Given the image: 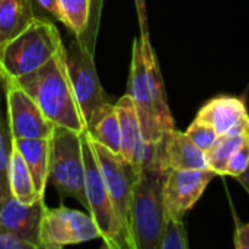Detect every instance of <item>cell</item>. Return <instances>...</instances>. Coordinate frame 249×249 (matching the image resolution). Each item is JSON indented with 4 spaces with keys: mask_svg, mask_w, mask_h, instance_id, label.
I'll use <instances>...</instances> for the list:
<instances>
[{
    "mask_svg": "<svg viewBox=\"0 0 249 249\" xmlns=\"http://www.w3.org/2000/svg\"><path fill=\"white\" fill-rule=\"evenodd\" d=\"M48 182L61 198L71 197L88 207L82 133L55 125L50 137Z\"/></svg>",
    "mask_w": 249,
    "mask_h": 249,
    "instance_id": "5",
    "label": "cell"
},
{
    "mask_svg": "<svg viewBox=\"0 0 249 249\" xmlns=\"http://www.w3.org/2000/svg\"><path fill=\"white\" fill-rule=\"evenodd\" d=\"M12 146L22 155L38 194L44 197L48 182L50 139H12Z\"/></svg>",
    "mask_w": 249,
    "mask_h": 249,
    "instance_id": "16",
    "label": "cell"
},
{
    "mask_svg": "<svg viewBox=\"0 0 249 249\" xmlns=\"http://www.w3.org/2000/svg\"><path fill=\"white\" fill-rule=\"evenodd\" d=\"M166 172L142 169L134 184L130 206V233L134 249H159L166 219L162 197Z\"/></svg>",
    "mask_w": 249,
    "mask_h": 249,
    "instance_id": "4",
    "label": "cell"
},
{
    "mask_svg": "<svg viewBox=\"0 0 249 249\" xmlns=\"http://www.w3.org/2000/svg\"><path fill=\"white\" fill-rule=\"evenodd\" d=\"M66 67L76 102L88 127V123L108 99L96 73L95 54L76 36L66 50Z\"/></svg>",
    "mask_w": 249,
    "mask_h": 249,
    "instance_id": "8",
    "label": "cell"
},
{
    "mask_svg": "<svg viewBox=\"0 0 249 249\" xmlns=\"http://www.w3.org/2000/svg\"><path fill=\"white\" fill-rule=\"evenodd\" d=\"M249 131V124L232 130L229 133L220 134L214 144L210 147V150L206 152L207 155V162H209V169H212L216 175H225L226 174V165L231 159V156L235 153V150L241 146L244 137Z\"/></svg>",
    "mask_w": 249,
    "mask_h": 249,
    "instance_id": "20",
    "label": "cell"
},
{
    "mask_svg": "<svg viewBox=\"0 0 249 249\" xmlns=\"http://www.w3.org/2000/svg\"><path fill=\"white\" fill-rule=\"evenodd\" d=\"M236 181L245 188V191L249 194V163L248 166H247V169L239 177H236Z\"/></svg>",
    "mask_w": 249,
    "mask_h": 249,
    "instance_id": "31",
    "label": "cell"
},
{
    "mask_svg": "<svg viewBox=\"0 0 249 249\" xmlns=\"http://www.w3.org/2000/svg\"><path fill=\"white\" fill-rule=\"evenodd\" d=\"M185 134H187V136H188V137H190L201 150H204V152L210 150V147L214 144L216 139L219 137V134L216 133V130H214L210 124L201 121V120L197 118V117H196V120L190 124V127L187 128Z\"/></svg>",
    "mask_w": 249,
    "mask_h": 249,
    "instance_id": "25",
    "label": "cell"
},
{
    "mask_svg": "<svg viewBox=\"0 0 249 249\" xmlns=\"http://www.w3.org/2000/svg\"><path fill=\"white\" fill-rule=\"evenodd\" d=\"M235 248L249 249V223L238 225L235 232Z\"/></svg>",
    "mask_w": 249,
    "mask_h": 249,
    "instance_id": "30",
    "label": "cell"
},
{
    "mask_svg": "<svg viewBox=\"0 0 249 249\" xmlns=\"http://www.w3.org/2000/svg\"><path fill=\"white\" fill-rule=\"evenodd\" d=\"M165 160L169 169H209L207 155L187 134L171 130L163 137Z\"/></svg>",
    "mask_w": 249,
    "mask_h": 249,
    "instance_id": "15",
    "label": "cell"
},
{
    "mask_svg": "<svg viewBox=\"0 0 249 249\" xmlns=\"http://www.w3.org/2000/svg\"><path fill=\"white\" fill-rule=\"evenodd\" d=\"M89 143L96 158V162L99 165V169L105 181L107 190L109 193V197L112 200L115 213L128 239L130 249H134L133 241H131V233H130V206H131L133 188L139 178L140 171L134 165H131L128 160H125L121 155H115L109 152L108 149L92 142L90 139H89Z\"/></svg>",
    "mask_w": 249,
    "mask_h": 249,
    "instance_id": "7",
    "label": "cell"
},
{
    "mask_svg": "<svg viewBox=\"0 0 249 249\" xmlns=\"http://www.w3.org/2000/svg\"><path fill=\"white\" fill-rule=\"evenodd\" d=\"M102 4L104 0H89V19L85 31L82 32L79 38L85 47L95 54L96 48V38H98V31H99V23H101V13H102Z\"/></svg>",
    "mask_w": 249,
    "mask_h": 249,
    "instance_id": "24",
    "label": "cell"
},
{
    "mask_svg": "<svg viewBox=\"0 0 249 249\" xmlns=\"http://www.w3.org/2000/svg\"><path fill=\"white\" fill-rule=\"evenodd\" d=\"M13 82L34 98L44 115L54 125L86 133V124L67 74L64 47L44 66Z\"/></svg>",
    "mask_w": 249,
    "mask_h": 249,
    "instance_id": "2",
    "label": "cell"
},
{
    "mask_svg": "<svg viewBox=\"0 0 249 249\" xmlns=\"http://www.w3.org/2000/svg\"><path fill=\"white\" fill-rule=\"evenodd\" d=\"M249 163V131L244 137L241 146L235 150V153L231 156L228 165H226V174L229 177H239L248 166Z\"/></svg>",
    "mask_w": 249,
    "mask_h": 249,
    "instance_id": "26",
    "label": "cell"
},
{
    "mask_svg": "<svg viewBox=\"0 0 249 249\" xmlns=\"http://www.w3.org/2000/svg\"><path fill=\"white\" fill-rule=\"evenodd\" d=\"M187 231L182 220L166 217L160 235L159 249H187Z\"/></svg>",
    "mask_w": 249,
    "mask_h": 249,
    "instance_id": "23",
    "label": "cell"
},
{
    "mask_svg": "<svg viewBox=\"0 0 249 249\" xmlns=\"http://www.w3.org/2000/svg\"><path fill=\"white\" fill-rule=\"evenodd\" d=\"M63 47L54 22L47 16H38L26 29L1 48L0 76L3 85L39 69Z\"/></svg>",
    "mask_w": 249,
    "mask_h": 249,
    "instance_id": "3",
    "label": "cell"
},
{
    "mask_svg": "<svg viewBox=\"0 0 249 249\" xmlns=\"http://www.w3.org/2000/svg\"><path fill=\"white\" fill-rule=\"evenodd\" d=\"M10 150H12V139L9 134L7 121L1 112V105H0V204L12 196L9 188Z\"/></svg>",
    "mask_w": 249,
    "mask_h": 249,
    "instance_id": "22",
    "label": "cell"
},
{
    "mask_svg": "<svg viewBox=\"0 0 249 249\" xmlns=\"http://www.w3.org/2000/svg\"><path fill=\"white\" fill-rule=\"evenodd\" d=\"M82 149L85 159V187L88 212L99 229L101 239L107 248L130 249L121 222L115 213L112 200L102 178L99 165L92 152L86 133H82Z\"/></svg>",
    "mask_w": 249,
    "mask_h": 249,
    "instance_id": "6",
    "label": "cell"
},
{
    "mask_svg": "<svg viewBox=\"0 0 249 249\" xmlns=\"http://www.w3.org/2000/svg\"><path fill=\"white\" fill-rule=\"evenodd\" d=\"M88 137L115 155H121V131L115 104H104L86 127Z\"/></svg>",
    "mask_w": 249,
    "mask_h": 249,
    "instance_id": "17",
    "label": "cell"
},
{
    "mask_svg": "<svg viewBox=\"0 0 249 249\" xmlns=\"http://www.w3.org/2000/svg\"><path fill=\"white\" fill-rule=\"evenodd\" d=\"M9 188H10V194L18 201L25 204H31L44 198L38 194L29 168L25 163L22 155L13 146L10 150V160H9Z\"/></svg>",
    "mask_w": 249,
    "mask_h": 249,
    "instance_id": "19",
    "label": "cell"
},
{
    "mask_svg": "<svg viewBox=\"0 0 249 249\" xmlns=\"http://www.w3.org/2000/svg\"><path fill=\"white\" fill-rule=\"evenodd\" d=\"M3 89V80H1V76H0V90Z\"/></svg>",
    "mask_w": 249,
    "mask_h": 249,
    "instance_id": "32",
    "label": "cell"
},
{
    "mask_svg": "<svg viewBox=\"0 0 249 249\" xmlns=\"http://www.w3.org/2000/svg\"><path fill=\"white\" fill-rule=\"evenodd\" d=\"M95 239H101V233L90 214L64 206L57 209L45 206L38 232L39 249H60Z\"/></svg>",
    "mask_w": 249,
    "mask_h": 249,
    "instance_id": "9",
    "label": "cell"
},
{
    "mask_svg": "<svg viewBox=\"0 0 249 249\" xmlns=\"http://www.w3.org/2000/svg\"><path fill=\"white\" fill-rule=\"evenodd\" d=\"M214 177L212 169H168L162 190L166 217L182 220Z\"/></svg>",
    "mask_w": 249,
    "mask_h": 249,
    "instance_id": "11",
    "label": "cell"
},
{
    "mask_svg": "<svg viewBox=\"0 0 249 249\" xmlns=\"http://www.w3.org/2000/svg\"><path fill=\"white\" fill-rule=\"evenodd\" d=\"M3 90L10 139H50L55 125L44 115L34 98L13 80L6 82Z\"/></svg>",
    "mask_w": 249,
    "mask_h": 249,
    "instance_id": "10",
    "label": "cell"
},
{
    "mask_svg": "<svg viewBox=\"0 0 249 249\" xmlns=\"http://www.w3.org/2000/svg\"><path fill=\"white\" fill-rule=\"evenodd\" d=\"M127 95L134 104L146 143H158L175 128L150 38L139 36L133 41Z\"/></svg>",
    "mask_w": 249,
    "mask_h": 249,
    "instance_id": "1",
    "label": "cell"
},
{
    "mask_svg": "<svg viewBox=\"0 0 249 249\" xmlns=\"http://www.w3.org/2000/svg\"><path fill=\"white\" fill-rule=\"evenodd\" d=\"M44 209V198L25 204L10 196L0 204V228H4L6 231L29 242L35 249H39L38 232Z\"/></svg>",
    "mask_w": 249,
    "mask_h": 249,
    "instance_id": "12",
    "label": "cell"
},
{
    "mask_svg": "<svg viewBox=\"0 0 249 249\" xmlns=\"http://www.w3.org/2000/svg\"><path fill=\"white\" fill-rule=\"evenodd\" d=\"M57 6L60 22L74 36H80L89 19V0H57Z\"/></svg>",
    "mask_w": 249,
    "mask_h": 249,
    "instance_id": "21",
    "label": "cell"
},
{
    "mask_svg": "<svg viewBox=\"0 0 249 249\" xmlns=\"http://www.w3.org/2000/svg\"><path fill=\"white\" fill-rule=\"evenodd\" d=\"M38 16L32 0H0V51Z\"/></svg>",
    "mask_w": 249,
    "mask_h": 249,
    "instance_id": "18",
    "label": "cell"
},
{
    "mask_svg": "<svg viewBox=\"0 0 249 249\" xmlns=\"http://www.w3.org/2000/svg\"><path fill=\"white\" fill-rule=\"evenodd\" d=\"M0 249H35L29 242L0 228Z\"/></svg>",
    "mask_w": 249,
    "mask_h": 249,
    "instance_id": "27",
    "label": "cell"
},
{
    "mask_svg": "<svg viewBox=\"0 0 249 249\" xmlns=\"http://www.w3.org/2000/svg\"><path fill=\"white\" fill-rule=\"evenodd\" d=\"M35 9H38L42 15H50L51 18L60 20V12L57 6V0H32Z\"/></svg>",
    "mask_w": 249,
    "mask_h": 249,
    "instance_id": "29",
    "label": "cell"
},
{
    "mask_svg": "<svg viewBox=\"0 0 249 249\" xmlns=\"http://www.w3.org/2000/svg\"><path fill=\"white\" fill-rule=\"evenodd\" d=\"M197 118L210 124L219 136L249 124L245 102L235 96H217L210 99L200 108Z\"/></svg>",
    "mask_w": 249,
    "mask_h": 249,
    "instance_id": "14",
    "label": "cell"
},
{
    "mask_svg": "<svg viewBox=\"0 0 249 249\" xmlns=\"http://www.w3.org/2000/svg\"><path fill=\"white\" fill-rule=\"evenodd\" d=\"M115 109L121 131V156L140 171L147 156L149 143L143 139L139 117L131 98L127 93L121 96L115 104Z\"/></svg>",
    "mask_w": 249,
    "mask_h": 249,
    "instance_id": "13",
    "label": "cell"
},
{
    "mask_svg": "<svg viewBox=\"0 0 249 249\" xmlns=\"http://www.w3.org/2000/svg\"><path fill=\"white\" fill-rule=\"evenodd\" d=\"M139 25H140V36L150 38L149 35V25H147V10H146V0H134Z\"/></svg>",
    "mask_w": 249,
    "mask_h": 249,
    "instance_id": "28",
    "label": "cell"
}]
</instances>
